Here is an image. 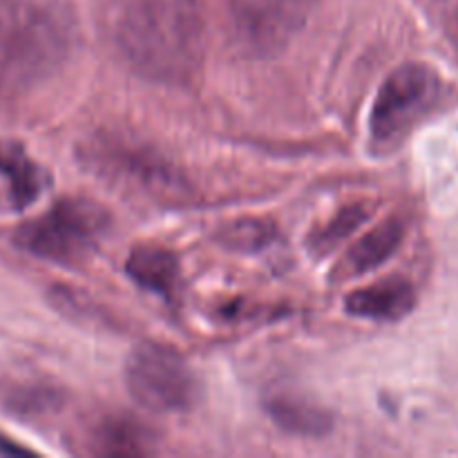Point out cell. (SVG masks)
I'll return each mask as SVG.
<instances>
[{"mask_svg": "<svg viewBox=\"0 0 458 458\" xmlns=\"http://www.w3.org/2000/svg\"><path fill=\"white\" fill-rule=\"evenodd\" d=\"M106 18L121 58L143 79L182 85L201 70L199 0H106Z\"/></svg>", "mask_w": 458, "mask_h": 458, "instance_id": "6da1fadb", "label": "cell"}, {"mask_svg": "<svg viewBox=\"0 0 458 458\" xmlns=\"http://www.w3.org/2000/svg\"><path fill=\"white\" fill-rule=\"evenodd\" d=\"M72 13L54 0L0 3V81L27 85L65 63L74 45Z\"/></svg>", "mask_w": 458, "mask_h": 458, "instance_id": "7a4b0ae2", "label": "cell"}, {"mask_svg": "<svg viewBox=\"0 0 458 458\" xmlns=\"http://www.w3.org/2000/svg\"><path fill=\"white\" fill-rule=\"evenodd\" d=\"M112 217L101 204L85 197H65L47 213L30 219L16 231V246L56 264L85 262L101 246Z\"/></svg>", "mask_w": 458, "mask_h": 458, "instance_id": "3957f363", "label": "cell"}, {"mask_svg": "<svg viewBox=\"0 0 458 458\" xmlns=\"http://www.w3.org/2000/svg\"><path fill=\"white\" fill-rule=\"evenodd\" d=\"M125 385L134 403L152 414L188 411L199 394L186 358L159 343H143L132 349L125 365Z\"/></svg>", "mask_w": 458, "mask_h": 458, "instance_id": "277c9868", "label": "cell"}, {"mask_svg": "<svg viewBox=\"0 0 458 458\" xmlns=\"http://www.w3.org/2000/svg\"><path fill=\"white\" fill-rule=\"evenodd\" d=\"M438 79L428 65L405 63L385 79L369 116L371 139L389 146L401 139L437 101Z\"/></svg>", "mask_w": 458, "mask_h": 458, "instance_id": "5b68a950", "label": "cell"}, {"mask_svg": "<svg viewBox=\"0 0 458 458\" xmlns=\"http://www.w3.org/2000/svg\"><path fill=\"white\" fill-rule=\"evenodd\" d=\"M311 13V0H231L228 16L237 45L258 58L293 43Z\"/></svg>", "mask_w": 458, "mask_h": 458, "instance_id": "8992f818", "label": "cell"}, {"mask_svg": "<svg viewBox=\"0 0 458 458\" xmlns=\"http://www.w3.org/2000/svg\"><path fill=\"white\" fill-rule=\"evenodd\" d=\"M416 307V291L403 277H389L362 286L344 300V309L356 318L369 320H401Z\"/></svg>", "mask_w": 458, "mask_h": 458, "instance_id": "52a82bcc", "label": "cell"}, {"mask_svg": "<svg viewBox=\"0 0 458 458\" xmlns=\"http://www.w3.org/2000/svg\"><path fill=\"white\" fill-rule=\"evenodd\" d=\"M0 177L7 182L9 201L16 208L38 201L49 186L47 173L13 141H0Z\"/></svg>", "mask_w": 458, "mask_h": 458, "instance_id": "ba28073f", "label": "cell"}, {"mask_svg": "<svg viewBox=\"0 0 458 458\" xmlns=\"http://www.w3.org/2000/svg\"><path fill=\"white\" fill-rule=\"evenodd\" d=\"M264 407L277 428L295 437L318 438L325 437L334 428V419L325 407L295 394H276L267 398Z\"/></svg>", "mask_w": 458, "mask_h": 458, "instance_id": "9c48e42d", "label": "cell"}, {"mask_svg": "<svg viewBox=\"0 0 458 458\" xmlns=\"http://www.w3.org/2000/svg\"><path fill=\"white\" fill-rule=\"evenodd\" d=\"M405 237V224L398 217L385 219L378 226L360 237L352 249L347 250L343 259V271L347 276H365L376 271L380 264L387 262L401 246Z\"/></svg>", "mask_w": 458, "mask_h": 458, "instance_id": "30bf717a", "label": "cell"}, {"mask_svg": "<svg viewBox=\"0 0 458 458\" xmlns=\"http://www.w3.org/2000/svg\"><path fill=\"white\" fill-rule=\"evenodd\" d=\"M125 271L141 289L168 298L179 280V259L173 250L164 246L143 244L128 255Z\"/></svg>", "mask_w": 458, "mask_h": 458, "instance_id": "8fae6325", "label": "cell"}, {"mask_svg": "<svg viewBox=\"0 0 458 458\" xmlns=\"http://www.w3.org/2000/svg\"><path fill=\"white\" fill-rule=\"evenodd\" d=\"M101 168L112 177H125L148 188H165V191L177 188L173 170L148 152L107 148L106 164L101 161Z\"/></svg>", "mask_w": 458, "mask_h": 458, "instance_id": "7c38bea8", "label": "cell"}, {"mask_svg": "<svg viewBox=\"0 0 458 458\" xmlns=\"http://www.w3.org/2000/svg\"><path fill=\"white\" fill-rule=\"evenodd\" d=\"M98 452L114 456H137L150 450V434L130 419H107L94 437Z\"/></svg>", "mask_w": 458, "mask_h": 458, "instance_id": "4fadbf2b", "label": "cell"}, {"mask_svg": "<svg viewBox=\"0 0 458 458\" xmlns=\"http://www.w3.org/2000/svg\"><path fill=\"white\" fill-rule=\"evenodd\" d=\"M369 217V208L362 204L347 206V208L340 210L335 217H331L320 231L313 233L311 237V249L316 250L318 255L329 253L334 246H338L340 242L347 240L353 231H356L360 224H365V219Z\"/></svg>", "mask_w": 458, "mask_h": 458, "instance_id": "5bb4252c", "label": "cell"}, {"mask_svg": "<svg viewBox=\"0 0 458 458\" xmlns=\"http://www.w3.org/2000/svg\"><path fill=\"white\" fill-rule=\"evenodd\" d=\"M276 235V228L259 219H242V222L228 224L224 228L222 242L228 249L237 250H258L264 249Z\"/></svg>", "mask_w": 458, "mask_h": 458, "instance_id": "9a60e30c", "label": "cell"}, {"mask_svg": "<svg viewBox=\"0 0 458 458\" xmlns=\"http://www.w3.org/2000/svg\"><path fill=\"white\" fill-rule=\"evenodd\" d=\"M445 3H447V12H450L452 31H454L456 43H458V0H445Z\"/></svg>", "mask_w": 458, "mask_h": 458, "instance_id": "2e32d148", "label": "cell"}]
</instances>
